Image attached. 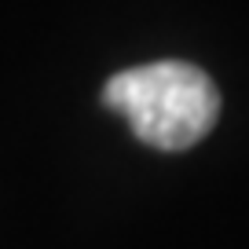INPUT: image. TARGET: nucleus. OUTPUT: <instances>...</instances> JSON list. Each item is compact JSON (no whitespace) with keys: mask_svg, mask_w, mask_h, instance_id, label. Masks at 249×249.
Listing matches in <instances>:
<instances>
[{"mask_svg":"<svg viewBox=\"0 0 249 249\" xmlns=\"http://www.w3.org/2000/svg\"><path fill=\"white\" fill-rule=\"evenodd\" d=\"M103 103L128 117L147 147L187 150L209 136L220 117V92L209 73L191 62H147L107 81Z\"/></svg>","mask_w":249,"mask_h":249,"instance_id":"1","label":"nucleus"}]
</instances>
